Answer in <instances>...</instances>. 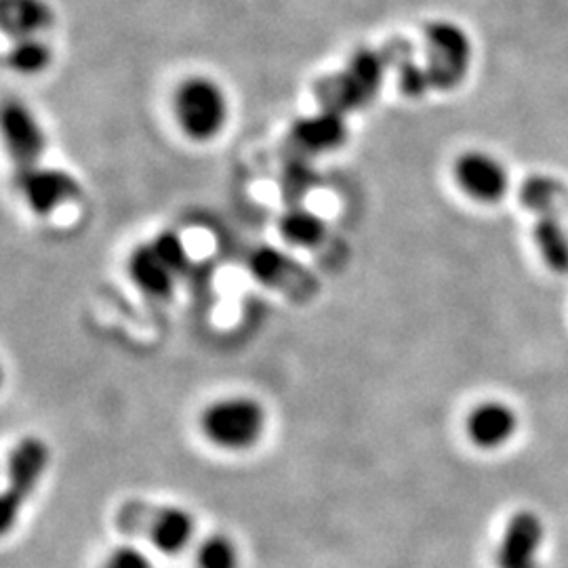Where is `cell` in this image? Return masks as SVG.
<instances>
[{"instance_id":"cell-14","label":"cell","mask_w":568,"mask_h":568,"mask_svg":"<svg viewBox=\"0 0 568 568\" xmlns=\"http://www.w3.org/2000/svg\"><path fill=\"white\" fill-rule=\"evenodd\" d=\"M520 204L537 220L562 215L568 209L567 183L551 175H530L520 185Z\"/></svg>"},{"instance_id":"cell-16","label":"cell","mask_w":568,"mask_h":568,"mask_svg":"<svg viewBox=\"0 0 568 568\" xmlns=\"http://www.w3.org/2000/svg\"><path fill=\"white\" fill-rule=\"evenodd\" d=\"M51 23V11L42 0H4L2 2V26L13 39L41 37L42 30Z\"/></svg>"},{"instance_id":"cell-20","label":"cell","mask_w":568,"mask_h":568,"mask_svg":"<svg viewBox=\"0 0 568 568\" xmlns=\"http://www.w3.org/2000/svg\"><path fill=\"white\" fill-rule=\"evenodd\" d=\"M103 568H154L150 558L143 554L142 549L122 546V548L112 549V554L105 558Z\"/></svg>"},{"instance_id":"cell-2","label":"cell","mask_w":568,"mask_h":568,"mask_svg":"<svg viewBox=\"0 0 568 568\" xmlns=\"http://www.w3.org/2000/svg\"><path fill=\"white\" fill-rule=\"evenodd\" d=\"M116 527L129 537H140L163 554H180L192 544L194 518L178 506L145 499H129L116 509Z\"/></svg>"},{"instance_id":"cell-11","label":"cell","mask_w":568,"mask_h":568,"mask_svg":"<svg viewBox=\"0 0 568 568\" xmlns=\"http://www.w3.org/2000/svg\"><path fill=\"white\" fill-rule=\"evenodd\" d=\"M2 138L18 166L41 163L47 135L37 114L21 102H7L2 110Z\"/></svg>"},{"instance_id":"cell-10","label":"cell","mask_w":568,"mask_h":568,"mask_svg":"<svg viewBox=\"0 0 568 568\" xmlns=\"http://www.w3.org/2000/svg\"><path fill=\"white\" fill-rule=\"evenodd\" d=\"M18 190L30 211L44 217L79 194V182L61 169L30 164L18 173Z\"/></svg>"},{"instance_id":"cell-3","label":"cell","mask_w":568,"mask_h":568,"mask_svg":"<svg viewBox=\"0 0 568 568\" xmlns=\"http://www.w3.org/2000/svg\"><path fill=\"white\" fill-rule=\"evenodd\" d=\"M474 61V44L455 21L436 20L424 30V72L432 91H453L466 81Z\"/></svg>"},{"instance_id":"cell-8","label":"cell","mask_w":568,"mask_h":568,"mask_svg":"<svg viewBox=\"0 0 568 568\" xmlns=\"http://www.w3.org/2000/svg\"><path fill=\"white\" fill-rule=\"evenodd\" d=\"M453 182L467 201L497 204L509 190V171L495 154L485 150H467L453 163Z\"/></svg>"},{"instance_id":"cell-7","label":"cell","mask_w":568,"mask_h":568,"mask_svg":"<svg viewBox=\"0 0 568 568\" xmlns=\"http://www.w3.org/2000/svg\"><path fill=\"white\" fill-rule=\"evenodd\" d=\"M386 74V61L382 60L375 51H361L356 53L344 72L335 74L331 81L323 84V95L331 98L325 103L326 110L344 114L345 110L361 108L371 102Z\"/></svg>"},{"instance_id":"cell-19","label":"cell","mask_w":568,"mask_h":568,"mask_svg":"<svg viewBox=\"0 0 568 568\" xmlns=\"http://www.w3.org/2000/svg\"><path fill=\"white\" fill-rule=\"evenodd\" d=\"M199 568H239V549L224 535H211L196 549Z\"/></svg>"},{"instance_id":"cell-13","label":"cell","mask_w":568,"mask_h":568,"mask_svg":"<svg viewBox=\"0 0 568 568\" xmlns=\"http://www.w3.org/2000/svg\"><path fill=\"white\" fill-rule=\"evenodd\" d=\"M347 138L344 114L323 108L318 114L300 119L291 129V140L304 154H326L339 150Z\"/></svg>"},{"instance_id":"cell-12","label":"cell","mask_w":568,"mask_h":568,"mask_svg":"<svg viewBox=\"0 0 568 568\" xmlns=\"http://www.w3.org/2000/svg\"><path fill=\"white\" fill-rule=\"evenodd\" d=\"M518 426H520V419L514 406L501 400H487L469 410L466 434L476 447L495 450L511 443Z\"/></svg>"},{"instance_id":"cell-15","label":"cell","mask_w":568,"mask_h":568,"mask_svg":"<svg viewBox=\"0 0 568 568\" xmlns=\"http://www.w3.org/2000/svg\"><path fill=\"white\" fill-rule=\"evenodd\" d=\"M532 241L549 272L568 274V224L562 215L539 217L532 227Z\"/></svg>"},{"instance_id":"cell-1","label":"cell","mask_w":568,"mask_h":568,"mask_svg":"<svg viewBox=\"0 0 568 568\" xmlns=\"http://www.w3.org/2000/svg\"><path fill=\"white\" fill-rule=\"evenodd\" d=\"M171 108L183 138L190 142L217 140L230 121V98L224 84L203 74H192L175 87Z\"/></svg>"},{"instance_id":"cell-6","label":"cell","mask_w":568,"mask_h":568,"mask_svg":"<svg viewBox=\"0 0 568 568\" xmlns=\"http://www.w3.org/2000/svg\"><path fill=\"white\" fill-rule=\"evenodd\" d=\"M49 466V447L37 436L21 438L9 457V487L2 495L0 525L2 532H9L20 516L23 504L39 487L42 474Z\"/></svg>"},{"instance_id":"cell-5","label":"cell","mask_w":568,"mask_h":568,"mask_svg":"<svg viewBox=\"0 0 568 568\" xmlns=\"http://www.w3.org/2000/svg\"><path fill=\"white\" fill-rule=\"evenodd\" d=\"M264 427V406L246 396L217 400L203 415L204 436L213 445L227 450H243L257 445Z\"/></svg>"},{"instance_id":"cell-18","label":"cell","mask_w":568,"mask_h":568,"mask_svg":"<svg viewBox=\"0 0 568 568\" xmlns=\"http://www.w3.org/2000/svg\"><path fill=\"white\" fill-rule=\"evenodd\" d=\"M53 61V51L41 37L16 39L7 53V65L21 77L42 74Z\"/></svg>"},{"instance_id":"cell-4","label":"cell","mask_w":568,"mask_h":568,"mask_svg":"<svg viewBox=\"0 0 568 568\" xmlns=\"http://www.w3.org/2000/svg\"><path fill=\"white\" fill-rule=\"evenodd\" d=\"M187 267V251L175 232L138 244L129 257V276L148 297H169Z\"/></svg>"},{"instance_id":"cell-17","label":"cell","mask_w":568,"mask_h":568,"mask_svg":"<svg viewBox=\"0 0 568 568\" xmlns=\"http://www.w3.org/2000/svg\"><path fill=\"white\" fill-rule=\"evenodd\" d=\"M278 232L284 243L291 246L316 248L326 239V224L318 213L295 204L284 211L278 222Z\"/></svg>"},{"instance_id":"cell-9","label":"cell","mask_w":568,"mask_h":568,"mask_svg":"<svg viewBox=\"0 0 568 568\" xmlns=\"http://www.w3.org/2000/svg\"><path fill=\"white\" fill-rule=\"evenodd\" d=\"M546 546V525L544 518L532 509H518L509 516L504 528L497 567L499 568H541V551Z\"/></svg>"}]
</instances>
